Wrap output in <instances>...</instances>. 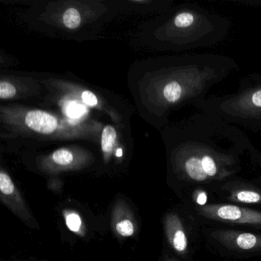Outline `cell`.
<instances>
[{
  "mask_svg": "<svg viewBox=\"0 0 261 261\" xmlns=\"http://www.w3.org/2000/svg\"><path fill=\"white\" fill-rule=\"evenodd\" d=\"M112 225L114 231L120 237H131L135 233L134 215L128 204L123 200L116 202L113 209Z\"/></svg>",
  "mask_w": 261,
  "mask_h": 261,
  "instance_id": "8fae6325",
  "label": "cell"
},
{
  "mask_svg": "<svg viewBox=\"0 0 261 261\" xmlns=\"http://www.w3.org/2000/svg\"><path fill=\"white\" fill-rule=\"evenodd\" d=\"M197 109L237 127L261 133V74L243 76L234 93L207 97Z\"/></svg>",
  "mask_w": 261,
  "mask_h": 261,
  "instance_id": "3957f363",
  "label": "cell"
},
{
  "mask_svg": "<svg viewBox=\"0 0 261 261\" xmlns=\"http://www.w3.org/2000/svg\"><path fill=\"white\" fill-rule=\"evenodd\" d=\"M223 203L238 205L261 206V178L233 176L207 187Z\"/></svg>",
  "mask_w": 261,
  "mask_h": 261,
  "instance_id": "8992f818",
  "label": "cell"
},
{
  "mask_svg": "<svg viewBox=\"0 0 261 261\" xmlns=\"http://www.w3.org/2000/svg\"><path fill=\"white\" fill-rule=\"evenodd\" d=\"M16 123L19 126L23 125L35 134L48 137H71L80 136L81 132H84L80 123L59 120L51 114L39 110L28 111Z\"/></svg>",
  "mask_w": 261,
  "mask_h": 261,
  "instance_id": "52a82bcc",
  "label": "cell"
},
{
  "mask_svg": "<svg viewBox=\"0 0 261 261\" xmlns=\"http://www.w3.org/2000/svg\"><path fill=\"white\" fill-rule=\"evenodd\" d=\"M203 235L207 245L227 257L261 256V232L232 227H206Z\"/></svg>",
  "mask_w": 261,
  "mask_h": 261,
  "instance_id": "277c9868",
  "label": "cell"
},
{
  "mask_svg": "<svg viewBox=\"0 0 261 261\" xmlns=\"http://www.w3.org/2000/svg\"><path fill=\"white\" fill-rule=\"evenodd\" d=\"M0 199L15 215L28 225H36L34 218L27 207L20 192L4 170L0 172Z\"/></svg>",
  "mask_w": 261,
  "mask_h": 261,
  "instance_id": "ba28073f",
  "label": "cell"
},
{
  "mask_svg": "<svg viewBox=\"0 0 261 261\" xmlns=\"http://www.w3.org/2000/svg\"><path fill=\"white\" fill-rule=\"evenodd\" d=\"M117 140V132L114 126L108 125L105 126L102 131L101 148L105 156L112 153Z\"/></svg>",
  "mask_w": 261,
  "mask_h": 261,
  "instance_id": "4fadbf2b",
  "label": "cell"
},
{
  "mask_svg": "<svg viewBox=\"0 0 261 261\" xmlns=\"http://www.w3.org/2000/svg\"><path fill=\"white\" fill-rule=\"evenodd\" d=\"M190 212L197 218L230 227H246L261 231V211L228 203H190Z\"/></svg>",
  "mask_w": 261,
  "mask_h": 261,
  "instance_id": "5b68a950",
  "label": "cell"
},
{
  "mask_svg": "<svg viewBox=\"0 0 261 261\" xmlns=\"http://www.w3.org/2000/svg\"><path fill=\"white\" fill-rule=\"evenodd\" d=\"M247 154L250 157V162L261 169V151L256 149L251 143L247 149Z\"/></svg>",
  "mask_w": 261,
  "mask_h": 261,
  "instance_id": "2e32d148",
  "label": "cell"
},
{
  "mask_svg": "<svg viewBox=\"0 0 261 261\" xmlns=\"http://www.w3.org/2000/svg\"><path fill=\"white\" fill-rule=\"evenodd\" d=\"M232 27L227 16L199 4L188 3L175 7L158 29L163 48L176 51L215 46L227 39Z\"/></svg>",
  "mask_w": 261,
  "mask_h": 261,
  "instance_id": "7a4b0ae2",
  "label": "cell"
},
{
  "mask_svg": "<svg viewBox=\"0 0 261 261\" xmlns=\"http://www.w3.org/2000/svg\"><path fill=\"white\" fill-rule=\"evenodd\" d=\"M82 100L85 105L90 107H96L98 105L97 97L89 91H85L82 94Z\"/></svg>",
  "mask_w": 261,
  "mask_h": 261,
  "instance_id": "e0dca14e",
  "label": "cell"
},
{
  "mask_svg": "<svg viewBox=\"0 0 261 261\" xmlns=\"http://www.w3.org/2000/svg\"><path fill=\"white\" fill-rule=\"evenodd\" d=\"M16 90L12 84L8 82L1 81L0 82V98L3 100L5 99L13 98L16 95Z\"/></svg>",
  "mask_w": 261,
  "mask_h": 261,
  "instance_id": "9a60e30c",
  "label": "cell"
},
{
  "mask_svg": "<svg viewBox=\"0 0 261 261\" xmlns=\"http://www.w3.org/2000/svg\"><path fill=\"white\" fill-rule=\"evenodd\" d=\"M227 2L243 4V5L250 6V7H261V0H227Z\"/></svg>",
  "mask_w": 261,
  "mask_h": 261,
  "instance_id": "ac0fdd59",
  "label": "cell"
},
{
  "mask_svg": "<svg viewBox=\"0 0 261 261\" xmlns=\"http://www.w3.org/2000/svg\"><path fill=\"white\" fill-rule=\"evenodd\" d=\"M165 233L171 248L178 256L189 253V239L187 229L181 217L176 212H169L163 219Z\"/></svg>",
  "mask_w": 261,
  "mask_h": 261,
  "instance_id": "9c48e42d",
  "label": "cell"
},
{
  "mask_svg": "<svg viewBox=\"0 0 261 261\" xmlns=\"http://www.w3.org/2000/svg\"><path fill=\"white\" fill-rule=\"evenodd\" d=\"M82 18L80 13L76 9H68L63 15V23L70 30H75L81 25Z\"/></svg>",
  "mask_w": 261,
  "mask_h": 261,
  "instance_id": "5bb4252c",
  "label": "cell"
},
{
  "mask_svg": "<svg viewBox=\"0 0 261 261\" xmlns=\"http://www.w3.org/2000/svg\"><path fill=\"white\" fill-rule=\"evenodd\" d=\"M166 261H181V259H177V258L175 257H169V256H168V257H166Z\"/></svg>",
  "mask_w": 261,
  "mask_h": 261,
  "instance_id": "d6986e66",
  "label": "cell"
},
{
  "mask_svg": "<svg viewBox=\"0 0 261 261\" xmlns=\"http://www.w3.org/2000/svg\"><path fill=\"white\" fill-rule=\"evenodd\" d=\"M63 215L67 227L71 231L82 236L85 235L83 221L79 213H77L75 211L68 209L64 211Z\"/></svg>",
  "mask_w": 261,
  "mask_h": 261,
  "instance_id": "7c38bea8",
  "label": "cell"
},
{
  "mask_svg": "<svg viewBox=\"0 0 261 261\" xmlns=\"http://www.w3.org/2000/svg\"><path fill=\"white\" fill-rule=\"evenodd\" d=\"M86 164V159L74 155L67 149H59L53 152L42 164V169L48 172H59L70 169H80Z\"/></svg>",
  "mask_w": 261,
  "mask_h": 261,
  "instance_id": "30bf717a",
  "label": "cell"
},
{
  "mask_svg": "<svg viewBox=\"0 0 261 261\" xmlns=\"http://www.w3.org/2000/svg\"><path fill=\"white\" fill-rule=\"evenodd\" d=\"M166 140L171 173L190 189L236 176L251 143L239 128L203 112L168 129Z\"/></svg>",
  "mask_w": 261,
  "mask_h": 261,
  "instance_id": "6da1fadb",
  "label": "cell"
}]
</instances>
